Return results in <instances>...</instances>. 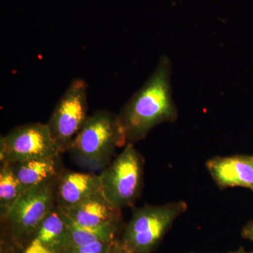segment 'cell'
Wrapping results in <instances>:
<instances>
[{"label": "cell", "instance_id": "obj_1", "mask_svg": "<svg viewBox=\"0 0 253 253\" xmlns=\"http://www.w3.org/2000/svg\"><path fill=\"white\" fill-rule=\"evenodd\" d=\"M171 73L170 59L167 56H161L149 79L118 113L126 144H134L144 139L155 126L177 119V109L172 98Z\"/></svg>", "mask_w": 253, "mask_h": 253}, {"label": "cell", "instance_id": "obj_2", "mask_svg": "<svg viewBox=\"0 0 253 253\" xmlns=\"http://www.w3.org/2000/svg\"><path fill=\"white\" fill-rule=\"evenodd\" d=\"M126 144L118 114L99 110L88 116L68 152L80 167L93 172L107 167L116 150Z\"/></svg>", "mask_w": 253, "mask_h": 253}, {"label": "cell", "instance_id": "obj_3", "mask_svg": "<svg viewBox=\"0 0 253 253\" xmlns=\"http://www.w3.org/2000/svg\"><path fill=\"white\" fill-rule=\"evenodd\" d=\"M184 201L136 208L116 239L123 253H152L179 216L187 211Z\"/></svg>", "mask_w": 253, "mask_h": 253}, {"label": "cell", "instance_id": "obj_4", "mask_svg": "<svg viewBox=\"0 0 253 253\" xmlns=\"http://www.w3.org/2000/svg\"><path fill=\"white\" fill-rule=\"evenodd\" d=\"M144 168L142 155L128 143L99 174L102 194L121 210L134 206L142 191Z\"/></svg>", "mask_w": 253, "mask_h": 253}, {"label": "cell", "instance_id": "obj_5", "mask_svg": "<svg viewBox=\"0 0 253 253\" xmlns=\"http://www.w3.org/2000/svg\"><path fill=\"white\" fill-rule=\"evenodd\" d=\"M87 84L75 78L55 106L49 126L61 154L68 152L88 118Z\"/></svg>", "mask_w": 253, "mask_h": 253}, {"label": "cell", "instance_id": "obj_6", "mask_svg": "<svg viewBox=\"0 0 253 253\" xmlns=\"http://www.w3.org/2000/svg\"><path fill=\"white\" fill-rule=\"evenodd\" d=\"M58 178L25 190L6 213V221L11 234L18 241L34 239L42 221L54 208Z\"/></svg>", "mask_w": 253, "mask_h": 253}, {"label": "cell", "instance_id": "obj_7", "mask_svg": "<svg viewBox=\"0 0 253 253\" xmlns=\"http://www.w3.org/2000/svg\"><path fill=\"white\" fill-rule=\"evenodd\" d=\"M46 123H31L16 126L0 139V163H22L60 156Z\"/></svg>", "mask_w": 253, "mask_h": 253}, {"label": "cell", "instance_id": "obj_8", "mask_svg": "<svg viewBox=\"0 0 253 253\" xmlns=\"http://www.w3.org/2000/svg\"><path fill=\"white\" fill-rule=\"evenodd\" d=\"M210 174L221 189L244 187L253 192V157L246 155L216 156L206 163Z\"/></svg>", "mask_w": 253, "mask_h": 253}, {"label": "cell", "instance_id": "obj_9", "mask_svg": "<svg viewBox=\"0 0 253 253\" xmlns=\"http://www.w3.org/2000/svg\"><path fill=\"white\" fill-rule=\"evenodd\" d=\"M101 192L99 174L63 169L56 181L55 203L61 209H69Z\"/></svg>", "mask_w": 253, "mask_h": 253}, {"label": "cell", "instance_id": "obj_10", "mask_svg": "<svg viewBox=\"0 0 253 253\" xmlns=\"http://www.w3.org/2000/svg\"><path fill=\"white\" fill-rule=\"evenodd\" d=\"M62 211L73 222L83 227L121 225L122 223V210L108 201L102 192Z\"/></svg>", "mask_w": 253, "mask_h": 253}, {"label": "cell", "instance_id": "obj_11", "mask_svg": "<svg viewBox=\"0 0 253 253\" xmlns=\"http://www.w3.org/2000/svg\"><path fill=\"white\" fill-rule=\"evenodd\" d=\"M33 239L50 250L68 253L70 249V234L67 220L62 210L56 205L42 221Z\"/></svg>", "mask_w": 253, "mask_h": 253}, {"label": "cell", "instance_id": "obj_12", "mask_svg": "<svg viewBox=\"0 0 253 253\" xmlns=\"http://www.w3.org/2000/svg\"><path fill=\"white\" fill-rule=\"evenodd\" d=\"M60 156L11 164L25 190L59 177L62 172Z\"/></svg>", "mask_w": 253, "mask_h": 253}, {"label": "cell", "instance_id": "obj_13", "mask_svg": "<svg viewBox=\"0 0 253 253\" xmlns=\"http://www.w3.org/2000/svg\"><path fill=\"white\" fill-rule=\"evenodd\" d=\"M65 215H66L68 229H69V251L75 248L81 247L91 243L115 241L116 240V234L121 226L110 225L99 228L83 227L73 222L69 217L66 216V214Z\"/></svg>", "mask_w": 253, "mask_h": 253}, {"label": "cell", "instance_id": "obj_14", "mask_svg": "<svg viewBox=\"0 0 253 253\" xmlns=\"http://www.w3.org/2000/svg\"><path fill=\"white\" fill-rule=\"evenodd\" d=\"M25 189L9 163H1L0 168V213L1 219L6 216Z\"/></svg>", "mask_w": 253, "mask_h": 253}, {"label": "cell", "instance_id": "obj_15", "mask_svg": "<svg viewBox=\"0 0 253 253\" xmlns=\"http://www.w3.org/2000/svg\"><path fill=\"white\" fill-rule=\"evenodd\" d=\"M115 241L91 243L71 249L68 253H111Z\"/></svg>", "mask_w": 253, "mask_h": 253}, {"label": "cell", "instance_id": "obj_16", "mask_svg": "<svg viewBox=\"0 0 253 253\" xmlns=\"http://www.w3.org/2000/svg\"><path fill=\"white\" fill-rule=\"evenodd\" d=\"M24 253H63L56 252L46 248L45 246L41 244L39 241L33 239L30 244L28 245Z\"/></svg>", "mask_w": 253, "mask_h": 253}, {"label": "cell", "instance_id": "obj_17", "mask_svg": "<svg viewBox=\"0 0 253 253\" xmlns=\"http://www.w3.org/2000/svg\"><path fill=\"white\" fill-rule=\"evenodd\" d=\"M242 236L245 239L253 241V220L244 226L242 230Z\"/></svg>", "mask_w": 253, "mask_h": 253}, {"label": "cell", "instance_id": "obj_18", "mask_svg": "<svg viewBox=\"0 0 253 253\" xmlns=\"http://www.w3.org/2000/svg\"><path fill=\"white\" fill-rule=\"evenodd\" d=\"M0 253H16L14 249H11V247L5 244L1 241V250H0Z\"/></svg>", "mask_w": 253, "mask_h": 253}, {"label": "cell", "instance_id": "obj_19", "mask_svg": "<svg viewBox=\"0 0 253 253\" xmlns=\"http://www.w3.org/2000/svg\"><path fill=\"white\" fill-rule=\"evenodd\" d=\"M111 253H123L122 251L120 249L119 246L117 243V241H115L114 244L113 245L112 250Z\"/></svg>", "mask_w": 253, "mask_h": 253}, {"label": "cell", "instance_id": "obj_20", "mask_svg": "<svg viewBox=\"0 0 253 253\" xmlns=\"http://www.w3.org/2000/svg\"><path fill=\"white\" fill-rule=\"evenodd\" d=\"M246 253V252H244V251H236V252H232V253Z\"/></svg>", "mask_w": 253, "mask_h": 253}, {"label": "cell", "instance_id": "obj_21", "mask_svg": "<svg viewBox=\"0 0 253 253\" xmlns=\"http://www.w3.org/2000/svg\"></svg>", "mask_w": 253, "mask_h": 253}]
</instances>
